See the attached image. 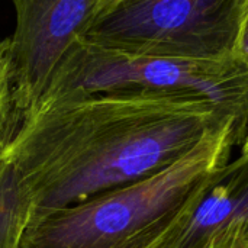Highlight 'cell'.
Here are the masks:
<instances>
[{
    "label": "cell",
    "instance_id": "cell-1",
    "mask_svg": "<svg viewBox=\"0 0 248 248\" xmlns=\"http://www.w3.org/2000/svg\"><path fill=\"white\" fill-rule=\"evenodd\" d=\"M227 124L237 129L232 119L201 100L93 94L35 109L0 158L13 163L29 185L32 222L169 169Z\"/></svg>",
    "mask_w": 248,
    "mask_h": 248
},
{
    "label": "cell",
    "instance_id": "cell-2",
    "mask_svg": "<svg viewBox=\"0 0 248 248\" xmlns=\"http://www.w3.org/2000/svg\"><path fill=\"white\" fill-rule=\"evenodd\" d=\"M240 144L235 126L227 124L145 180L35 218L20 248H163Z\"/></svg>",
    "mask_w": 248,
    "mask_h": 248
},
{
    "label": "cell",
    "instance_id": "cell-3",
    "mask_svg": "<svg viewBox=\"0 0 248 248\" xmlns=\"http://www.w3.org/2000/svg\"><path fill=\"white\" fill-rule=\"evenodd\" d=\"M93 94H158L201 100L235 122L241 144L248 131V71L238 58L199 61L148 55L100 45L83 36L55 68L35 109Z\"/></svg>",
    "mask_w": 248,
    "mask_h": 248
},
{
    "label": "cell",
    "instance_id": "cell-4",
    "mask_svg": "<svg viewBox=\"0 0 248 248\" xmlns=\"http://www.w3.org/2000/svg\"><path fill=\"white\" fill-rule=\"evenodd\" d=\"M248 0H113L86 39L131 52L199 61L237 58Z\"/></svg>",
    "mask_w": 248,
    "mask_h": 248
},
{
    "label": "cell",
    "instance_id": "cell-5",
    "mask_svg": "<svg viewBox=\"0 0 248 248\" xmlns=\"http://www.w3.org/2000/svg\"><path fill=\"white\" fill-rule=\"evenodd\" d=\"M16 25L9 36L16 129L36 108L71 45L89 33L106 0H10Z\"/></svg>",
    "mask_w": 248,
    "mask_h": 248
},
{
    "label": "cell",
    "instance_id": "cell-6",
    "mask_svg": "<svg viewBox=\"0 0 248 248\" xmlns=\"http://www.w3.org/2000/svg\"><path fill=\"white\" fill-rule=\"evenodd\" d=\"M235 224L248 225V154L212 176L163 248H189Z\"/></svg>",
    "mask_w": 248,
    "mask_h": 248
},
{
    "label": "cell",
    "instance_id": "cell-7",
    "mask_svg": "<svg viewBox=\"0 0 248 248\" xmlns=\"http://www.w3.org/2000/svg\"><path fill=\"white\" fill-rule=\"evenodd\" d=\"M33 214V195L20 170L0 158V248H20Z\"/></svg>",
    "mask_w": 248,
    "mask_h": 248
},
{
    "label": "cell",
    "instance_id": "cell-8",
    "mask_svg": "<svg viewBox=\"0 0 248 248\" xmlns=\"http://www.w3.org/2000/svg\"><path fill=\"white\" fill-rule=\"evenodd\" d=\"M16 132L9 36L0 39V151Z\"/></svg>",
    "mask_w": 248,
    "mask_h": 248
},
{
    "label": "cell",
    "instance_id": "cell-9",
    "mask_svg": "<svg viewBox=\"0 0 248 248\" xmlns=\"http://www.w3.org/2000/svg\"><path fill=\"white\" fill-rule=\"evenodd\" d=\"M189 248H248V225L235 224L206 235Z\"/></svg>",
    "mask_w": 248,
    "mask_h": 248
},
{
    "label": "cell",
    "instance_id": "cell-10",
    "mask_svg": "<svg viewBox=\"0 0 248 248\" xmlns=\"http://www.w3.org/2000/svg\"><path fill=\"white\" fill-rule=\"evenodd\" d=\"M237 58L244 64V67L247 68L248 71V23L246 31H244V35H243L241 44H240V49H238Z\"/></svg>",
    "mask_w": 248,
    "mask_h": 248
},
{
    "label": "cell",
    "instance_id": "cell-11",
    "mask_svg": "<svg viewBox=\"0 0 248 248\" xmlns=\"http://www.w3.org/2000/svg\"><path fill=\"white\" fill-rule=\"evenodd\" d=\"M243 151H241V154H248V131L247 134H246V138H244V141H243Z\"/></svg>",
    "mask_w": 248,
    "mask_h": 248
},
{
    "label": "cell",
    "instance_id": "cell-12",
    "mask_svg": "<svg viewBox=\"0 0 248 248\" xmlns=\"http://www.w3.org/2000/svg\"><path fill=\"white\" fill-rule=\"evenodd\" d=\"M112 1H113V0H106V3H108V6H110V4H112ZM105 10H106V9H105Z\"/></svg>",
    "mask_w": 248,
    "mask_h": 248
}]
</instances>
